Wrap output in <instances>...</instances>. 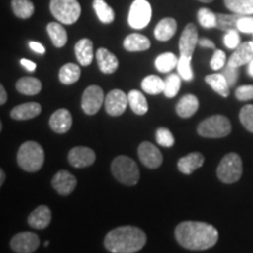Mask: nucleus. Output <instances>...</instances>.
<instances>
[{
    "label": "nucleus",
    "instance_id": "23",
    "mask_svg": "<svg viewBox=\"0 0 253 253\" xmlns=\"http://www.w3.org/2000/svg\"><path fill=\"white\" fill-rule=\"evenodd\" d=\"M204 164V156L201 153H191L182 157L177 163L178 170L182 173L190 175L196 170L199 169Z\"/></svg>",
    "mask_w": 253,
    "mask_h": 253
},
{
    "label": "nucleus",
    "instance_id": "3",
    "mask_svg": "<svg viewBox=\"0 0 253 253\" xmlns=\"http://www.w3.org/2000/svg\"><path fill=\"white\" fill-rule=\"evenodd\" d=\"M17 162L25 171H39L45 162V153H43L42 147L34 141L25 142L18 150Z\"/></svg>",
    "mask_w": 253,
    "mask_h": 253
},
{
    "label": "nucleus",
    "instance_id": "6",
    "mask_svg": "<svg viewBox=\"0 0 253 253\" xmlns=\"http://www.w3.org/2000/svg\"><path fill=\"white\" fill-rule=\"evenodd\" d=\"M243 173V162L238 154L229 153L223 157L217 168V177L225 184L238 182Z\"/></svg>",
    "mask_w": 253,
    "mask_h": 253
},
{
    "label": "nucleus",
    "instance_id": "50",
    "mask_svg": "<svg viewBox=\"0 0 253 253\" xmlns=\"http://www.w3.org/2000/svg\"><path fill=\"white\" fill-rule=\"evenodd\" d=\"M6 101H7V93H6L5 87L2 84H0V104L4 106Z\"/></svg>",
    "mask_w": 253,
    "mask_h": 253
},
{
    "label": "nucleus",
    "instance_id": "17",
    "mask_svg": "<svg viewBox=\"0 0 253 253\" xmlns=\"http://www.w3.org/2000/svg\"><path fill=\"white\" fill-rule=\"evenodd\" d=\"M253 59V43L252 41H246V42H242L240 45L235 49L232 55L230 56L229 63L232 67L239 68L240 66L246 65Z\"/></svg>",
    "mask_w": 253,
    "mask_h": 253
},
{
    "label": "nucleus",
    "instance_id": "26",
    "mask_svg": "<svg viewBox=\"0 0 253 253\" xmlns=\"http://www.w3.org/2000/svg\"><path fill=\"white\" fill-rule=\"evenodd\" d=\"M205 82L220 96L227 97L230 94V84L221 73H214L205 77Z\"/></svg>",
    "mask_w": 253,
    "mask_h": 253
},
{
    "label": "nucleus",
    "instance_id": "41",
    "mask_svg": "<svg viewBox=\"0 0 253 253\" xmlns=\"http://www.w3.org/2000/svg\"><path fill=\"white\" fill-rule=\"evenodd\" d=\"M156 141L158 144L167 148L172 147L175 144V137H173L172 132L164 126H161L156 130Z\"/></svg>",
    "mask_w": 253,
    "mask_h": 253
},
{
    "label": "nucleus",
    "instance_id": "21",
    "mask_svg": "<svg viewBox=\"0 0 253 253\" xmlns=\"http://www.w3.org/2000/svg\"><path fill=\"white\" fill-rule=\"evenodd\" d=\"M41 106L37 102H27L19 104L14 107L11 112V118L18 121H24V120H31L37 118L41 113Z\"/></svg>",
    "mask_w": 253,
    "mask_h": 253
},
{
    "label": "nucleus",
    "instance_id": "20",
    "mask_svg": "<svg viewBox=\"0 0 253 253\" xmlns=\"http://www.w3.org/2000/svg\"><path fill=\"white\" fill-rule=\"evenodd\" d=\"M96 60L100 71L104 73V74H113L114 72L118 71L119 60L107 48L97 49Z\"/></svg>",
    "mask_w": 253,
    "mask_h": 253
},
{
    "label": "nucleus",
    "instance_id": "1",
    "mask_svg": "<svg viewBox=\"0 0 253 253\" xmlns=\"http://www.w3.org/2000/svg\"><path fill=\"white\" fill-rule=\"evenodd\" d=\"M175 236L178 244L191 251H203L217 244L218 231L204 221H183L177 225Z\"/></svg>",
    "mask_w": 253,
    "mask_h": 253
},
{
    "label": "nucleus",
    "instance_id": "11",
    "mask_svg": "<svg viewBox=\"0 0 253 253\" xmlns=\"http://www.w3.org/2000/svg\"><path fill=\"white\" fill-rule=\"evenodd\" d=\"M39 245V236L33 232H20L11 239V249L17 253L36 252Z\"/></svg>",
    "mask_w": 253,
    "mask_h": 253
},
{
    "label": "nucleus",
    "instance_id": "8",
    "mask_svg": "<svg viewBox=\"0 0 253 253\" xmlns=\"http://www.w3.org/2000/svg\"><path fill=\"white\" fill-rule=\"evenodd\" d=\"M153 9L147 0H134L129 8L128 24L135 30H142L147 27L151 20Z\"/></svg>",
    "mask_w": 253,
    "mask_h": 253
},
{
    "label": "nucleus",
    "instance_id": "16",
    "mask_svg": "<svg viewBox=\"0 0 253 253\" xmlns=\"http://www.w3.org/2000/svg\"><path fill=\"white\" fill-rule=\"evenodd\" d=\"M73 125L71 113L67 109L61 108L52 114L49 119V126L56 134H65Z\"/></svg>",
    "mask_w": 253,
    "mask_h": 253
},
{
    "label": "nucleus",
    "instance_id": "19",
    "mask_svg": "<svg viewBox=\"0 0 253 253\" xmlns=\"http://www.w3.org/2000/svg\"><path fill=\"white\" fill-rule=\"evenodd\" d=\"M74 52L77 60L81 66H84V67L89 66L94 59L93 41L87 38L79 40L74 46Z\"/></svg>",
    "mask_w": 253,
    "mask_h": 253
},
{
    "label": "nucleus",
    "instance_id": "18",
    "mask_svg": "<svg viewBox=\"0 0 253 253\" xmlns=\"http://www.w3.org/2000/svg\"><path fill=\"white\" fill-rule=\"evenodd\" d=\"M50 220H52V212L46 205H39L37 209H34L27 219L28 225L36 230L46 229L50 224Z\"/></svg>",
    "mask_w": 253,
    "mask_h": 253
},
{
    "label": "nucleus",
    "instance_id": "49",
    "mask_svg": "<svg viewBox=\"0 0 253 253\" xmlns=\"http://www.w3.org/2000/svg\"><path fill=\"white\" fill-rule=\"evenodd\" d=\"M198 45L201 46V47H204V48H214V43L212 42V41L211 40H209V39H201L198 41Z\"/></svg>",
    "mask_w": 253,
    "mask_h": 253
},
{
    "label": "nucleus",
    "instance_id": "28",
    "mask_svg": "<svg viewBox=\"0 0 253 253\" xmlns=\"http://www.w3.org/2000/svg\"><path fill=\"white\" fill-rule=\"evenodd\" d=\"M80 77H81L80 67L72 62L63 65L59 71L60 82L63 84H67V86L75 84V82L80 79Z\"/></svg>",
    "mask_w": 253,
    "mask_h": 253
},
{
    "label": "nucleus",
    "instance_id": "54",
    "mask_svg": "<svg viewBox=\"0 0 253 253\" xmlns=\"http://www.w3.org/2000/svg\"><path fill=\"white\" fill-rule=\"evenodd\" d=\"M48 244H49V242H48V240H46V242H45V246H48Z\"/></svg>",
    "mask_w": 253,
    "mask_h": 253
},
{
    "label": "nucleus",
    "instance_id": "52",
    "mask_svg": "<svg viewBox=\"0 0 253 253\" xmlns=\"http://www.w3.org/2000/svg\"><path fill=\"white\" fill-rule=\"evenodd\" d=\"M5 178H6V176H5V171H4V170L1 169V170H0V185L4 184Z\"/></svg>",
    "mask_w": 253,
    "mask_h": 253
},
{
    "label": "nucleus",
    "instance_id": "30",
    "mask_svg": "<svg viewBox=\"0 0 253 253\" xmlns=\"http://www.w3.org/2000/svg\"><path fill=\"white\" fill-rule=\"evenodd\" d=\"M129 106L136 115H144L148 112L147 99L140 90H130L128 93Z\"/></svg>",
    "mask_w": 253,
    "mask_h": 253
},
{
    "label": "nucleus",
    "instance_id": "53",
    "mask_svg": "<svg viewBox=\"0 0 253 253\" xmlns=\"http://www.w3.org/2000/svg\"><path fill=\"white\" fill-rule=\"evenodd\" d=\"M198 1H202V2H207V4H209V2H212L213 0H198Z\"/></svg>",
    "mask_w": 253,
    "mask_h": 253
},
{
    "label": "nucleus",
    "instance_id": "5",
    "mask_svg": "<svg viewBox=\"0 0 253 253\" xmlns=\"http://www.w3.org/2000/svg\"><path fill=\"white\" fill-rule=\"evenodd\" d=\"M50 13L59 23L73 25L81 15V6L78 0H50Z\"/></svg>",
    "mask_w": 253,
    "mask_h": 253
},
{
    "label": "nucleus",
    "instance_id": "47",
    "mask_svg": "<svg viewBox=\"0 0 253 253\" xmlns=\"http://www.w3.org/2000/svg\"><path fill=\"white\" fill-rule=\"evenodd\" d=\"M30 47L33 52L38 53V54H45V52H46L45 47L41 45L40 42H38V41H31Z\"/></svg>",
    "mask_w": 253,
    "mask_h": 253
},
{
    "label": "nucleus",
    "instance_id": "13",
    "mask_svg": "<svg viewBox=\"0 0 253 253\" xmlns=\"http://www.w3.org/2000/svg\"><path fill=\"white\" fill-rule=\"evenodd\" d=\"M198 30L195 24L190 23L183 31L181 39H179V52L181 55L191 56L194 55L196 46L198 45Z\"/></svg>",
    "mask_w": 253,
    "mask_h": 253
},
{
    "label": "nucleus",
    "instance_id": "31",
    "mask_svg": "<svg viewBox=\"0 0 253 253\" xmlns=\"http://www.w3.org/2000/svg\"><path fill=\"white\" fill-rule=\"evenodd\" d=\"M93 8L102 24H112L115 19V12L107 4L106 0H94Z\"/></svg>",
    "mask_w": 253,
    "mask_h": 253
},
{
    "label": "nucleus",
    "instance_id": "44",
    "mask_svg": "<svg viewBox=\"0 0 253 253\" xmlns=\"http://www.w3.org/2000/svg\"><path fill=\"white\" fill-rule=\"evenodd\" d=\"M226 62V55L223 50L220 49H216L214 50V54L212 58H211L210 61V66L213 71H219L225 66Z\"/></svg>",
    "mask_w": 253,
    "mask_h": 253
},
{
    "label": "nucleus",
    "instance_id": "35",
    "mask_svg": "<svg viewBox=\"0 0 253 253\" xmlns=\"http://www.w3.org/2000/svg\"><path fill=\"white\" fill-rule=\"evenodd\" d=\"M141 86L145 93L150 95H157L163 93L164 81L161 78L156 77V75H149V77L143 79Z\"/></svg>",
    "mask_w": 253,
    "mask_h": 253
},
{
    "label": "nucleus",
    "instance_id": "55",
    "mask_svg": "<svg viewBox=\"0 0 253 253\" xmlns=\"http://www.w3.org/2000/svg\"><path fill=\"white\" fill-rule=\"evenodd\" d=\"M252 43H253V40H252Z\"/></svg>",
    "mask_w": 253,
    "mask_h": 253
},
{
    "label": "nucleus",
    "instance_id": "48",
    "mask_svg": "<svg viewBox=\"0 0 253 253\" xmlns=\"http://www.w3.org/2000/svg\"><path fill=\"white\" fill-rule=\"evenodd\" d=\"M20 63H21V66L26 68L28 72H34V71H36V68H37L36 63H34L33 61H31V60H28V59H21Z\"/></svg>",
    "mask_w": 253,
    "mask_h": 253
},
{
    "label": "nucleus",
    "instance_id": "36",
    "mask_svg": "<svg viewBox=\"0 0 253 253\" xmlns=\"http://www.w3.org/2000/svg\"><path fill=\"white\" fill-rule=\"evenodd\" d=\"M182 78L179 74H170L168 75L166 80H164V89L163 93L168 99H172L178 94L181 89Z\"/></svg>",
    "mask_w": 253,
    "mask_h": 253
},
{
    "label": "nucleus",
    "instance_id": "10",
    "mask_svg": "<svg viewBox=\"0 0 253 253\" xmlns=\"http://www.w3.org/2000/svg\"><path fill=\"white\" fill-rule=\"evenodd\" d=\"M129 104L128 95L121 89L110 90L104 99L106 112L110 116H120L126 112V106Z\"/></svg>",
    "mask_w": 253,
    "mask_h": 253
},
{
    "label": "nucleus",
    "instance_id": "2",
    "mask_svg": "<svg viewBox=\"0 0 253 253\" xmlns=\"http://www.w3.org/2000/svg\"><path fill=\"white\" fill-rule=\"evenodd\" d=\"M147 243V236L135 226L116 227L104 238V248L113 253H135Z\"/></svg>",
    "mask_w": 253,
    "mask_h": 253
},
{
    "label": "nucleus",
    "instance_id": "40",
    "mask_svg": "<svg viewBox=\"0 0 253 253\" xmlns=\"http://www.w3.org/2000/svg\"><path fill=\"white\" fill-rule=\"evenodd\" d=\"M239 120L246 130L253 132V104H246L240 109Z\"/></svg>",
    "mask_w": 253,
    "mask_h": 253
},
{
    "label": "nucleus",
    "instance_id": "27",
    "mask_svg": "<svg viewBox=\"0 0 253 253\" xmlns=\"http://www.w3.org/2000/svg\"><path fill=\"white\" fill-rule=\"evenodd\" d=\"M47 33L52 40L53 45H54L56 48H61L67 43V32H66L65 28L61 25V23H49L46 27Z\"/></svg>",
    "mask_w": 253,
    "mask_h": 253
},
{
    "label": "nucleus",
    "instance_id": "12",
    "mask_svg": "<svg viewBox=\"0 0 253 253\" xmlns=\"http://www.w3.org/2000/svg\"><path fill=\"white\" fill-rule=\"evenodd\" d=\"M138 158L144 167L157 169L163 162V156L156 145L150 142H142L138 145Z\"/></svg>",
    "mask_w": 253,
    "mask_h": 253
},
{
    "label": "nucleus",
    "instance_id": "42",
    "mask_svg": "<svg viewBox=\"0 0 253 253\" xmlns=\"http://www.w3.org/2000/svg\"><path fill=\"white\" fill-rule=\"evenodd\" d=\"M238 30H231L224 36V45L230 49H236L240 45V37Z\"/></svg>",
    "mask_w": 253,
    "mask_h": 253
},
{
    "label": "nucleus",
    "instance_id": "51",
    "mask_svg": "<svg viewBox=\"0 0 253 253\" xmlns=\"http://www.w3.org/2000/svg\"><path fill=\"white\" fill-rule=\"evenodd\" d=\"M248 65H249V66H248V73H249V75H250V77L253 78V59L248 63Z\"/></svg>",
    "mask_w": 253,
    "mask_h": 253
},
{
    "label": "nucleus",
    "instance_id": "45",
    "mask_svg": "<svg viewBox=\"0 0 253 253\" xmlns=\"http://www.w3.org/2000/svg\"><path fill=\"white\" fill-rule=\"evenodd\" d=\"M237 30L243 33L253 34V17L252 15H243L237 23Z\"/></svg>",
    "mask_w": 253,
    "mask_h": 253
},
{
    "label": "nucleus",
    "instance_id": "24",
    "mask_svg": "<svg viewBox=\"0 0 253 253\" xmlns=\"http://www.w3.org/2000/svg\"><path fill=\"white\" fill-rule=\"evenodd\" d=\"M199 108V101L197 96L192 94H186L179 100L176 106V113L183 119L191 118Z\"/></svg>",
    "mask_w": 253,
    "mask_h": 253
},
{
    "label": "nucleus",
    "instance_id": "37",
    "mask_svg": "<svg viewBox=\"0 0 253 253\" xmlns=\"http://www.w3.org/2000/svg\"><path fill=\"white\" fill-rule=\"evenodd\" d=\"M242 14H223V13H217V28H219L221 31L229 32L231 30H237V23Z\"/></svg>",
    "mask_w": 253,
    "mask_h": 253
},
{
    "label": "nucleus",
    "instance_id": "29",
    "mask_svg": "<svg viewBox=\"0 0 253 253\" xmlns=\"http://www.w3.org/2000/svg\"><path fill=\"white\" fill-rule=\"evenodd\" d=\"M17 90L19 93L24 95H37L40 93L41 88H42V84H41L40 80H38L37 78H31V77H25L19 79L17 81Z\"/></svg>",
    "mask_w": 253,
    "mask_h": 253
},
{
    "label": "nucleus",
    "instance_id": "38",
    "mask_svg": "<svg viewBox=\"0 0 253 253\" xmlns=\"http://www.w3.org/2000/svg\"><path fill=\"white\" fill-rule=\"evenodd\" d=\"M177 71L181 78L185 81H191L194 79V72L191 68V56L181 55L177 63Z\"/></svg>",
    "mask_w": 253,
    "mask_h": 253
},
{
    "label": "nucleus",
    "instance_id": "22",
    "mask_svg": "<svg viewBox=\"0 0 253 253\" xmlns=\"http://www.w3.org/2000/svg\"><path fill=\"white\" fill-rule=\"evenodd\" d=\"M177 21L173 18H164L158 21L154 30V36L158 41H169L176 34Z\"/></svg>",
    "mask_w": 253,
    "mask_h": 253
},
{
    "label": "nucleus",
    "instance_id": "9",
    "mask_svg": "<svg viewBox=\"0 0 253 253\" xmlns=\"http://www.w3.org/2000/svg\"><path fill=\"white\" fill-rule=\"evenodd\" d=\"M102 88L99 86H89L82 94L81 108L87 115H95L104 102Z\"/></svg>",
    "mask_w": 253,
    "mask_h": 253
},
{
    "label": "nucleus",
    "instance_id": "32",
    "mask_svg": "<svg viewBox=\"0 0 253 253\" xmlns=\"http://www.w3.org/2000/svg\"><path fill=\"white\" fill-rule=\"evenodd\" d=\"M226 8L242 15L253 14V0H224Z\"/></svg>",
    "mask_w": 253,
    "mask_h": 253
},
{
    "label": "nucleus",
    "instance_id": "7",
    "mask_svg": "<svg viewBox=\"0 0 253 253\" xmlns=\"http://www.w3.org/2000/svg\"><path fill=\"white\" fill-rule=\"evenodd\" d=\"M232 130L229 119L224 115H213L205 119L197 126L199 136L207 138L225 137Z\"/></svg>",
    "mask_w": 253,
    "mask_h": 253
},
{
    "label": "nucleus",
    "instance_id": "4",
    "mask_svg": "<svg viewBox=\"0 0 253 253\" xmlns=\"http://www.w3.org/2000/svg\"><path fill=\"white\" fill-rule=\"evenodd\" d=\"M112 172L114 177L122 184L132 186L140 181V170L132 158L121 155L112 163Z\"/></svg>",
    "mask_w": 253,
    "mask_h": 253
},
{
    "label": "nucleus",
    "instance_id": "34",
    "mask_svg": "<svg viewBox=\"0 0 253 253\" xmlns=\"http://www.w3.org/2000/svg\"><path fill=\"white\" fill-rule=\"evenodd\" d=\"M12 11L15 17L20 19H28L34 13V4L31 0H12Z\"/></svg>",
    "mask_w": 253,
    "mask_h": 253
},
{
    "label": "nucleus",
    "instance_id": "39",
    "mask_svg": "<svg viewBox=\"0 0 253 253\" xmlns=\"http://www.w3.org/2000/svg\"><path fill=\"white\" fill-rule=\"evenodd\" d=\"M197 18L202 27L213 28L217 26V14L213 13L211 9H209L207 7L199 9Z\"/></svg>",
    "mask_w": 253,
    "mask_h": 253
},
{
    "label": "nucleus",
    "instance_id": "15",
    "mask_svg": "<svg viewBox=\"0 0 253 253\" xmlns=\"http://www.w3.org/2000/svg\"><path fill=\"white\" fill-rule=\"evenodd\" d=\"M77 178L67 170H60L52 179V186L61 196L71 195L77 186Z\"/></svg>",
    "mask_w": 253,
    "mask_h": 253
},
{
    "label": "nucleus",
    "instance_id": "46",
    "mask_svg": "<svg viewBox=\"0 0 253 253\" xmlns=\"http://www.w3.org/2000/svg\"><path fill=\"white\" fill-rule=\"evenodd\" d=\"M236 97L239 101L253 100V84H245L237 88Z\"/></svg>",
    "mask_w": 253,
    "mask_h": 253
},
{
    "label": "nucleus",
    "instance_id": "14",
    "mask_svg": "<svg viewBox=\"0 0 253 253\" xmlns=\"http://www.w3.org/2000/svg\"><path fill=\"white\" fill-rule=\"evenodd\" d=\"M95 160V151L88 147H74L68 153V162L74 168L90 167Z\"/></svg>",
    "mask_w": 253,
    "mask_h": 253
},
{
    "label": "nucleus",
    "instance_id": "33",
    "mask_svg": "<svg viewBox=\"0 0 253 253\" xmlns=\"http://www.w3.org/2000/svg\"><path fill=\"white\" fill-rule=\"evenodd\" d=\"M178 58L173 53H163L155 59V67L161 73H169L173 68L177 67Z\"/></svg>",
    "mask_w": 253,
    "mask_h": 253
},
{
    "label": "nucleus",
    "instance_id": "25",
    "mask_svg": "<svg viewBox=\"0 0 253 253\" xmlns=\"http://www.w3.org/2000/svg\"><path fill=\"white\" fill-rule=\"evenodd\" d=\"M150 40L140 33H131L123 41V47L128 52H142L150 48Z\"/></svg>",
    "mask_w": 253,
    "mask_h": 253
},
{
    "label": "nucleus",
    "instance_id": "43",
    "mask_svg": "<svg viewBox=\"0 0 253 253\" xmlns=\"http://www.w3.org/2000/svg\"><path fill=\"white\" fill-rule=\"evenodd\" d=\"M221 74L225 77L227 84H230V87H232V86H235V84L237 82L239 72L237 67H232V66H230L229 63H226V65L221 68Z\"/></svg>",
    "mask_w": 253,
    "mask_h": 253
}]
</instances>
